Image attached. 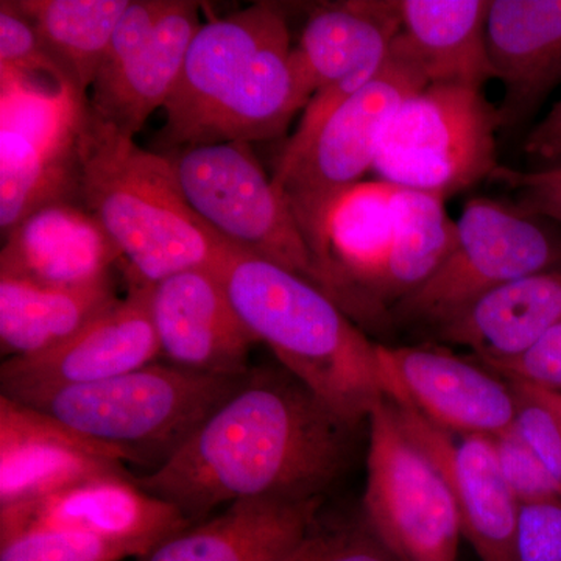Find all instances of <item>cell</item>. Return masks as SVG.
Instances as JSON below:
<instances>
[{"label":"cell","instance_id":"29","mask_svg":"<svg viewBox=\"0 0 561 561\" xmlns=\"http://www.w3.org/2000/svg\"><path fill=\"white\" fill-rule=\"evenodd\" d=\"M130 549L83 531L32 529L0 545V561H122Z\"/></svg>","mask_w":561,"mask_h":561},{"label":"cell","instance_id":"37","mask_svg":"<svg viewBox=\"0 0 561 561\" xmlns=\"http://www.w3.org/2000/svg\"><path fill=\"white\" fill-rule=\"evenodd\" d=\"M524 151L534 160L561 164V99L529 133Z\"/></svg>","mask_w":561,"mask_h":561},{"label":"cell","instance_id":"5","mask_svg":"<svg viewBox=\"0 0 561 561\" xmlns=\"http://www.w3.org/2000/svg\"><path fill=\"white\" fill-rule=\"evenodd\" d=\"M247 376L206 375L153 362L108 381L65 387L18 402L108 446L147 472L171 459L241 389Z\"/></svg>","mask_w":561,"mask_h":561},{"label":"cell","instance_id":"8","mask_svg":"<svg viewBox=\"0 0 561 561\" xmlns=\"http://www.w3.org/2000/svg\"><path fill=\"white\" fill-rule=\"evenodd\" d=\"M457 238L437 272L390 309L389 319L434 331L505 284L561 267L559 225L515 203L474 197L465 203Z\"/></svg>","mask_w":561,"mask_h":561},{"label":"cell","instance_id":"27","mask_svg":"<svg viewBox=\"0 0 561 561\" xmlns=\"http://www.w3.org/2000/svg\"><path fill=\"white\" fill-rule=\"evenodd\" d=\"M445 202L427 192L394 191L393 239L375 297L381 316L426 283L451 253L457 224Z\"/></svg>","mask_w":561,"mask_h":561},{"label":"cell","instance_id":"24","mask_svg":"<svg viewBox=\"0 0 561 561\" xmlns=\"http://www.w3.org/2000/svg\"><path fill=\"white\" fill-rule=\"evenodd\" d=\"M559 324L561 267L505 284L432 332L490 365L522 356Z\"/></svg>","mask_w":561,"mask_h":561},{"label":"cell","instance_id":"34","mask_svg":"<svg viewBox=\"0 0 561 561\" xmlns=\"http://www.w3.org/2000/svg\"><path fill=\"white\" fill-rule=\"evenodd\" d=\"M493 442L502 474L518 504L561 497L551 476L519 437L518 432L511 427L493 437Z\"/></svg>","mask_w":561,"mask_h":561},{"label":"cell","instance_id":"23","mask_svg":"<svg viewBox=\"0 0 561 561\" xmlns=\"http://www.w3.org/2000/svg\"><path fill=\"white\" fill-rule=\"evenodd\" d=\"M400 31L398 0L317 7L291 49V69L305 101L356 70L382 65Z\"/></svg>","mask_w":561,"mask_h":561},{"label":"cell","instance_id":"15","mask_svg":"<svg viewBox=\"0 0 561 561\" xmlns=\"http://www.w3.org/2000/svg\"><path fill=\"white\" fill-rule=\"evenodd\" d=\"M383 394L442 430L497 437L511 430L516 391L500 373L445 350L379 345Z\"/></svg>","mask_w":561,"mask_h":561},{"label":"cell","instance_id":"19","mask_svg":"<svg viewBox=\"0 0 561 561\" xmlns=\"http://www.w3.org/2000/svg\"><path fill=\"white\" fill-rule=\"evenodd\" d=\"M0 251V276L57 289L110 278L124 260L117 243L81 198L46 203L11 228Z\"/></svg>","mask_w":561,"mask_h":561},{"label":"cell","instance_id":"32","mask_svg":"<svg viewBox=\"0 0 561 561\" xmlns=\"http://www.w3.org/2000/svg\"><path fill=\"white\" fill-rule=\"evenodd\" d=\"M511 382L516 391L513 430L518 432L530 451L541 461L561 494V423L556 413L524 389L522 383Z\"/></svg>","mask_w":561,"mask_h":561},{"label":"cell","instance_id":"14","mask_svg":"<svg viewBox=\"0 0 561 561\" xmlns=\"http://www.w3.org/2000/svg\"><path fill=\"white\" fill-rule=\"evenodd\" d=\"M192 524L171 502L140 489L135 476L108 474L0 507V545L32 529L77 530L125 546L140 559Z\"/></svg>","mask_w":561,"mask_h":561},{"label":"cell","instance_id":"35","mask_svg":"<svg viewBox=\"0 0 561 561\" xmlns=\"http://www.w3.org/2000/svg\"><path fill=\"white\" fill-rule=\"evenodd\" d=\"M490 181L508 187L515 194L513 203L524 213L561 227V164L535 171H515L500 165L491 173Z\"/></svg>","mask_w":561,"mask_h":561},{"label":"cell","instance_id":"6","mask_svg":"<svg viewBox=\"0 0 561 561\" xmlns=\"http://www.w3.org/2000/svg\"><path fill=\"white\" fill-rule=\"evenodd\" d=\"M427 84L426 73L397 36L375 79L332 114L297 160L276 165L273 184L289 203L316 256L323 291L324 238L332 206L375 169L390 117Z\"/></svg>","mask_w":561,"mask_h":561},{"label":"cell","instance_id":"17","mask_svg":"<svg viewBox=\"0 0 561 561\" xmlns=\"http://www.w3.org/2000/svg\"><path fill=\"white\" fill-rule=\"evenodd\" d=\"M389 398L405 432L453 491L463 537L481 561H513L518 501L502 474L493 437L442 430L401 398Z\"/></svg>","mask_w":561,"mask_h":561},{"label":"cell","instance_id":"1","mask_svg":"<svg viewBox=\"0 0 561 561\" xmlns=\"http://www.w3.org/2000/svg\"><path fill=\"white\" fill-rule=\"evenodd\" d=\"M359 430L287 368H260L171 459L135 481L192 523L239 501L323 500L348 470Z\"/></svg>","mask_w":561,"mask_h":561},{"label":"cell","instance_id":"33","mask_svg":"<svg viewBox=\"0 0 561 561\" xmlns=\"http://www.w3.org/2000/svg\"><path fill=\"white\" fill-rule=\"evenodd\" d=\"M513 561H561V497L518 504Z\"/></svg>","mask_w":561,"mask_h":561},{"label":"cell","instance_id":"31","mask_svg":"<svg viewBox=\"0 0 561 561\" xmlns=\"http://www.w3.org/2000/svg\"><path fill=\"white\" fill-rule=\"evenodd\" d=\"M283 561H400L373 534L365 519L321 524L319 518Z\"/></svg>","mask_w":561,"mask_h":561},{"label":"cell","instance_id":"10","mask_svg":"<svg viewBox=\"0 0 561 561\" xmlns=\"http://www.w3.org/2000/svg\"><path fill=\"white\" fill-rule=\"evenodd\" d=\"M367 423L362 518L400 561H457L459 507L437 465L402 427L386 394Z\"/></svg>","mask_w":561,"mask_h":561},{"label":"cell","instance_id":"20","mask_svg":"<svg viewBox=\"0 0 561 561\" xmlns=\"http://www.w3.org/2000/svg\"><path fill=\"white\" fill-rule=\"evenodd\" d=\"M394 191L386 181H362L328 217L324 291L354 321H381L375 297L393 239Z\"/></svg>","mask_w":561,"mask_h":561},{"label":"cell","instance_id":"25","mask_svg":"<svg viewBox=\"0 0 561 561\" xmlns=\"http://www.w3.org/2000/svg\"><path fill=\"white\" fill-rule=\"evenodd\" d=\"M491 0H398L405 47L430 83L482 90L496 79L486 47Z\"/></svg>","mask_w":561,"mask_h":561},{"label":"cell","instance_id":"21","mask_svg":"<svg viewBox=\"0 0 561 561\" xmlns=\"http://www.w3.org/2000/svg\"><path fill=\"white\" fill-rule=\"evenodd\" d=\"M486 47L502 128L518 127L561 83V0H491Z\"/></svg>","mask_w":561,"mask_h":561},{"label":"cell","instance_id":"36","mask_svg":"<svg viewBox=\"0 0 561 561\" xmlns=\"http://www.w3.org/2000/svg\"><path fill=\"white\" fill-rule=\"evenodd\" d=\"M512 381L561 391V324L515 359L485 365Z\"/></svg>","mask_w":561,"mask_h":561},{"label":"cell","instance_id":"2","mask_svg":"<svg viewBox=\"0 0 561 561\" xmlns=\"http://www.w3.org/2000/svg\"><path fill=\"white\" fill-rule=\"evenodd\" d=\"M291 49L286 16L275 3L202 24L164 105V146L175 151L279 138L308 106Z\"/></svg>","mask_w":561,"mask_h":561},{"label":"cell","instance_id":"3","mask_svg":"<svg viewBox=\"0 0 561 561\" xmlns=\"http://www.w3.org/2000/svg\"><path fill=\"white\" fill-rule=\"evenodd\" d=\"M217 272L243 323L284 368L350 423L368 421L383 398L379 345L330 295L234 243Z\"/></svg>","mask_w":561,"mask_h":561},{"label":"cell","instance_id":"26","mask_svg":"<svg viewBox=\"0 0 561 561\" xmlns=\"http://www.w3.org/2000/svg\"><path fill=\"white\" fill-rule=\"evenodd\" d=\"M119 298L111 278L80 289H57L0 276L3 360L60 345Z\"/></svg>","mask_w":561,"mask_h":561},{"label":"cell","instance_id":"7","mask_svg":"<svg viewBox=\"0 0 561 561\" xmlns=\"http://www.w3.org/2000/svg\"><path fill=\"white\" fill-rule=\"evenodd\" d=\"M500 108L482 90L430 83L401 103L379 142L373 172L401 190L448 198L500 168Z\"/></svg>","mask_w":561,"mask_h":561},{"label":"cell","instance_id":"11","mask_svg":"<svg viewBox=\"0 0 561 561\" xmlns=\"http://www.w3.org/2000/svg\"><path fill=\"white\" fill-rule=\"evenodd\" d=\"M187 202L225 239L323 290V276L289 203L250 144H209L168 153Z\"/></svg>","mask_w":561,"mask_h":561},{"label":"cell","instance_id":"38","mask_svg":"<svg viewBox=\"0 0 561 561\" xmlns=\"http://www.w3.org/2000/svg\"><path fill=\"white\" fill-rule=\"evenodd\" d=\"M516 382L522 383L524 389L529 391L530 394H534V397L537 398V400H540L542 404L548 405V408L556 413L557 419H559L561 423V391L542 389V387L531 386V383L522 381Z\"/></svg>","mask_w":561,"mask_h":561},{"label":"cell","instance_id":"4","mask_svg":"<svg viewBox=\"0 0 561 561\" xmlns=\"http://www.w3.org/2000/svg\"><path fill=\"white\" fill-rule=\"evenodd\" d=\"M79 153L81 201L119 247L131 286L220 267L232 242L192 208L168 154L142 149L90 105Z\"/></svg>","mask_w":561,"mask_h":561},{"label":"cell","instance_id":"22","mask_svg":"<svg viewBox=\"0 0 561 561\" xmlns=\"http://www.w3.org/2000/svg\"><path fill=\"white\" fill-rule=\"evenodd\" d=\"M321 501H239L135 561H283L319 518Z\"/></svg>","mask_w":561,"mask_h":561},{"label":"cell","instance_id":"9","mask_svg":"<svg viewBox=\"0 0 561 561\" xmlns=\"http://www.w3.org/2000/svg\"><path fill=\"white\" fill-rule=\"evenodd\" d=\"M90 95L0 69V230L46 203L80 197V135Z\"/></svg>","mask_w":561,"mask_h":561},{"label":"cell","instance_id":"30","mask_svg":"<svg viewBox=\"0 0 561 561\" xmlns=\"http://www.w3.org/2000/svg\"><path fill=\"white\" fill-rule=\"evenodd\" d=\"M0 69L77 87L14 0L0 2Z\"/></svg>","mask_w":561,"mask_h":561},{"label":"cell","instance_id":"13","mask_svg":"<svg viewBox=\"0 0 561 561\" xmlns=\"http://www.w3.org/2000/svg\"><path fill=\"white\" fill-rule=\"evenodd\" d=\"M151 286H131L68 341L33 356L11 357L0 367L3 397L33 394L108 381L153 364L161 356L150 311Z\"/></svg>","mask_w":561,"mask_h":561},{"label":"cell","instance_id":"12","mask_svg":"<svg viewBox=\"0 0 561 561\" xmlns=\"http://www.w3.org/2000/svg\"><path fill=\"white\" fill-rule=\"evenodd\" d=\"M201 27L197 2L131 0L92 83V111L135 138L171 98Z\"/></svg>","mask_w":561,"mask_h":561},{"label":"cell","instance_id":"16","mask_svg":"<svg viewBox=\"0 0 561 561\" xmlns=\"http://www.w3.org/2000/svg\"><path fill=\"white\" fill-rule=\"evenodd\" d=\"M150 311L161 356L186 370L247 376L257 339L232 305L219 272L192 268L153 284Z\"/></svg>","mask_w":561,"mask_h":561},{"label":"cell","instance_id":"18","mask_svg":"<svg viewBox=\"0 0 561 561\" xmlns=\"http://www.w3.org/2000/svg\"><path fill=\"white\" fill-rule=\"evenodd\" d=\"M108 474H130L121 453L0 394V507Z\"/></svg>","mask_w":561,"mask_h":561},{"label":"cell","instance_id":"28","mask_svg":"<svg viewBox=\"0 0 561 561\" xmlns=\"http://www.w3.org/2000/svg\"><path fill=\"white\" fill-rule=\"evenodd\" d=\"M14 5L88 95L130 0H14Z\"/></svg>","mask_w":561,"mask_h":561}]
</instances>
